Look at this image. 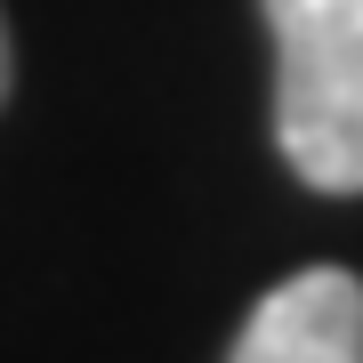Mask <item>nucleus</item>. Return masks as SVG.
<instances>
[{
	"instance_id": "2",
	"label": "nucleus",
	"mask_w": 363,
	"mask_h": 363,
	"mask_svg": "<svg viewBox=\"0 0 363 363\" xmlns=\"http://www.w3.org/2000/svg\"><path fill=\"white\" fill-rule=\"evenodd\" d=\"M226 363H363V283L347 267H307L274 283Z\"/></svg>"
},
{
	"instance_id": "3",
	"label": "nucleus",
	"mask_w": 363,
	"mask_h": 363,
	"mask_svg": "<svg viewBox=\"0 0 363 363\" xmlns=\"http://www.w3.org/2000/svg\"><path fill=\"white\" fill-rule=\"evenodd\" d=\"M0 97H9V33H0Z\"/></svg>"
},
{
	"instance_id": "1",
	"label": "nucleus",
	"mask_w": 363,
	"mask_h": 363,
	"mask_svg": "<svg viewBox=\"0 0 363 363\" xmlns=\"http://www.w3.org/2000/svg\"><path fill=\"white\" fill-rule=\"evenodd\" d=\"M274 138L315 194H363V0H267Z\"/></svg>"
}]
</instances>
